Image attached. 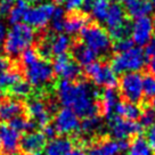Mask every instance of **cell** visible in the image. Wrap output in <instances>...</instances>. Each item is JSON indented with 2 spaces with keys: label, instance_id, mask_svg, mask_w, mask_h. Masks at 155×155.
Wrapping results in <instances>:
<instances>
[{
  "label": "cell",
  "instance_id": "cell-1",
  "mask_svg": "<svg viewBox=\"0 0 155 155\" xmlns=\"http://www.w3.org/2000/svg\"><path fill=\"white\" fill-rule=\"evenodd\" d=\"M57 99L64 107H68L75 112L79 117H89L98 115L101 94L96 87L86 81H66L62 80L56 89Z\"/></svg>",
  "mask_w": 155,
  "mask_h": 155
},
{
  "label": "cell",
  "instance_id": "cell-2",
  "mask_svg": "<svg viewBox=\"0 0 155 155\" xmlns=\"http://www.w3.org/2000/svg\"><path fill=\"white\" fill-rule=\"evenodd\" d=\"M35 31L25 23L14 24L7 31L4 50L10 57H17L33 45Z\"/></svg>",
  "mask_w": 155,
  "mask_h": 155
},
{
  "label": "cell",
  "instance_id": "cell-3",
  "mask_svg": "<svg viewBox=\"0 0 155 155\" xmlns=\"http://www.w3.org/2000/svg\"><path fill=\"white\" fill-rule=\"evenodd\" d=\"M80 38L81 42L97 56H106L113 47L108 31L98 24H87L80 32Z\"/></svg>",
  "mask_w": 155,
  "mask_h": 155
},
{
  "label": "cell",
  "instance_id": "cell-4",
  "mask_svg": "<svg viewBox=\"0 0 155 155\" xmlns=\"http://www.w3.org/2000/svg\"><path fill=\"white\" fill-rule=\"evenodd\" d=\"M146 56L144 51L139 47H132L131 49L116 53L114 57L112 58V68L115 73H130L139 72L146 65Z\"/></svg>",
  "mask_w": 155,
  "mask_h": 155
},
{
  "label": "cell",
  "instance_id": "cell-5",
  "mask_svg": "<svg viewBox=\"0 0 155 155\" xmlns=\"http://www.w3.org/2000/svg\"><path fill=\"white\" fill-rule=\"evenodd\" d=\"M86 73L96 86L104 87L105 89L114 88L119 84L117 74L107 63L94 62L86 68Z\"/></svg>",
  "mask_w": 155,
  "mask_h": 155
},
{
  "label": "cell",
  "instance_id": "cell-6",
  "mask_svg": "<svg viewBox=\"0 0 155 155\" xmlns=\"http://www.w3.org/2000/svg\"><path fill=\"white\" fill-rule=\"evenodd\" d=\"M119 86L121 96L126 102L138 104L143 99V75L139 72L124 73L119 81Z\"/></svg>",
  "mask_w": 155,
  "mask_h": 155
},
{
  "label": "cell",
  "instance_id": "cell-7",
  "mask_svg": "<svg viewBox=\"0 0 155 155\" xmlns=\"http://www.w3.org/2000/svg\"><path fill=\"white\" fill-rule=\"evenodd\" d=\"M108 130L110 134L115 140H128L134 136H139L141 130L144 129L140 123L137 121H129L122 119L120 116L114 115L108 119Z\"/></svg>",
  "mask_w": 155,
  "mask_h": 155
},
{
  "label": "cell",
  "instance_id": "cell-8",
  "mask_svg": "<svg viewBox=\"0 0 155 155\" xmlns=\"http://www.w3.org/2000/svg\"><path fill=\"white\" fill-rule=\"evenodd\" d=\"M56 6L51 2H46V4H40V5L29 7L24 15L23 21L25 24L30 25L31 28L35 29H42L47 26L49 22H51L53 16L56 10Z\"/></svg>",
  "mask_w": 155,
  "mask_h": 155
},
{
  "label": "cell",
  "instance_id": "cell-9",
  "mask_svg": "<svg viewBox=\"0 0 155 155\" xmlns=\"http://www.w3.org/2000/svg\"><path fill=\"white\" fill-rule=\"evenodd\" d=\"M53 65L46 59H39L38 62L25 68L26 81L34 87H44L54 79Z\"/></svg>",
  "mask_w": 155,
  "mask_h": 155
},
{
  "label": "cell",
  "instance_id": "cell-10",
  "mask_svg": "<svg viewBox=\"0 0 155 155\" xmlns=\"http://www.w3.org/2000/svg\"><path fill=\"white\" fill-rule=\"evenodd\" d=\"M154 32L155 19L150 16L135 19V22L131 24V40L138 47H143L148 44L154 38Z\"/></svg>",
  "mask_w": 155,
  "mask_h": 155
},
{
  "label": "cell",
  "instance_id": "cell-11",
  "mask_svg": "<svg viewBox=\"0 0 155 155\" xmlns=\"http://www.w3.org/2000/svg\"><path fill=\"white\" fill-rule=\"evenodd\" d=\"M53 70L56 75L62 78V80L72 81V82H75V80H78L82 74L80 65L74 61V58L70 57L68 54L57 56L55 58L53 63Z\"/></svg>",
  "mask_w": 155,
  "mask_h": 155
},
{
  "label": "cell",
  "instance_id": "cell-12",
  "mask_svg": "<svg viewBox=\"0 0 155 155\" xmlns=\"http://www.w3.org/2000/svg\"><path fill=\"white\" fill-rule=\"evenodd\" d=\"M80 124L79 116L68 107L61 108L54 117V127L62 135H72L80 131Z\"/></svg>",
  "mask_w": 155,
  "mask_h": 155
},
{
  "label": "cell",
  "instance_id": "cell-13",
  "mask_svg": "<svg viewBox=\"0 0 155 155\" xmlns=\"http://www.w3.org/2000/svg\"><path fill=\"white\" fill-rule=\"evenodd\" d=\"M129 144L126 140H115L105 138L92 143L88 147L87 155H119L121 152L128 150Z\"/></svg>",
  "mask_w": 155,
  "mask_h": 155
},
{
  "label": "cell",
  "instance_id": "cell-14",
  "mask_svg": "<svg viewBox=\"0 0 155 155\" xmlns=\"http://www.w3.org/2000/svg\"><path fill=\"white\" fill-rule=\"evenodd\" d=\"M28 113L31 116L34 124L39 127H46L50 121V111L46 103L40 98H33L28 103Z\"/></svg>",
  "mask_w": 155,
  "mask_h": 155
},
{
  "label": "cell",
  "instance_id": "cell-15",
  "mask_svg": "<svg viewBox=\"0 0 155 155\" xmlns=\"http://www.w3.org/2000/svg\"><path fill=\"white\" fill-rule=\"evenodd\" d=\"M46 145H47V138L45 137L42 132H38V131L26 132L21 138V143H19V147L25 154L40 153L46 147Z\"/></svg>",
  "mask_w": 155,
  "mask_h": 155
},
{
  "label": "cell",
  "instance_id": "cell-16",
  "mask_svg": "<svg viewBox=\"0 0 155 155\" xmlns=\"http://www.w3.org/2000/svg\"><path fill=\"white\" fill-rule=\"evenodd\" d=\"M99 110L107 120L115 115V110L119 101V92L114 88H106L99 97Z\"/></svg>",
  "mask_w": 155,
  "mask_h": 155
},
{
  "label": "cell",
  "instance_id": "cell-17",
  "mask_svg": "<svg viewBox=\"0 0 155 155\" xmlns=\"http://www.w3.org/2000/svg\"><path fill=\"white\" fill-rule=\"evenodd\" d=\"M24 106L18 99L2 98L0 99V121L10 122L15 117L22 115Z\"/></svg>",
  "mask_w": 155,
  "mask_h": 155
},
{
  "label": "cell",
  "instance_id": "cell-18",
  "mask_svg": "<svg viewBox=\"0 0 155 155\" xmlns=\"http://www.w3.org/2000/svg\"><path fill=\"white\" fill-rule=\"evenodd\" d=\"M123 8L129 17L137 19L148 16L153 10V6L150 0H123Z\"/></svg>",
  "mask_w": 155,
  "mask_h": 155
},
{
  "label": "cell",
  "instance_id": "cell-19",
  "mask_svg": "<svg viewBox=\"0 0 155 155\" xmlns=\"http://www.w3.org/2000/svg\"><path fill=\"white\" fill-rule=\"evenodd\" d=\"M126 15L127 14L126 12H124L123 6H121L117 2L111 4V7L108 9L107 16L106 18H105V22H104L106 24L108 32L119 29V28H121L123 25H126L127 23H129Z\"/></svg>",
  "mask_w": 155,
  "mask_h": 155
},
{
  "label": "cell",
  "instance_id": "cell-20",
  "mask_svg": "<svg viewBox=\"0 0 155 155\" xmlns=\"http://www.w3.org/2000/svg\"><path fill=\"white\" fill-rule=\"evenodd\" d=\"M19 134L10 127H1V147L7 155L15 154L19 147Z\"/></svg>",
  "mask_w": 155,
  "mask_h": 155
},
{
  "label": "cell",
  "instance_id": "cell-21",
  "mask_svg": "<svg viewBox=\"0 0 155 155\" xmlns=\"http://www.w3.org/2000/svg\"><path fill=\"white\" fill-rule=\"evenodd\" d=\"M73 143L68 137H55L45 147L46 155H71Z\"/></svg>",
  "mask_w": 155,
  "mask_h": 155
},
{
  "label": "cell",
  "instance_id": "cell-22",
  "mask_svg": "<svg viewBox=\"0 0 155 155\" xmlns=\"http://www.w3.org/2000/svg\"><path fill=\"white\" fill-rule=\"evenodd\" d=\"M111 7L110 0H84L82 8L89 12L98 22H105L108 9Z\"/></svg>",
  "mask_w": 155,
  "mask_h": 155
},
{
  "label": "cell",
  "instance_id": "cell-23",
  "mask_svg": "<svg viewBox=\"0 0 155 155\" xmlns=\"http://www.w3.org/2000/svg\"><path fill=\"white\" fill-rule=\"evenodd\" d=\"M50 45V50L51 54L57 56L66 55L68 51L72 47V40L68 34L57 33L56 35H47Z\"/></svg>",
  "mask_w": 155,
  "mask_h": 155
},
{
  "label": "cell",
  "instance_id": "cell-24",
  "mask_svg": "<svg viewBox=\"0 0 155 155\" xmlns=\"http://www.w3.org/2000/svg\"><path fill=\"white\" fill-rule=\"evenodd\" d=\"M73 57L79 65L87 68L88 65L96 62L97 55L81 42L73 47Z\"/></svg>",
  "mask_w": 155,
  "mask_h": 155
},
{
  "label": "cell",
  "instance_id": "cell-25",
  "mask_svg": "<svg viewBox=\"0 0 155 155\" xmlns=\"http://www.w3.org/2000/svg\"><path fill=\"white\" fill-rule=\"evenodd\" d=\"M115 115L129 121H137L140 119L141 110L137 104L130 102H120L115 110Z\"/></svg>",
  "mask_w": 155,
  "mask_h": 155
},
{
  "label": "cell",
  "instance_id": "cell-26",
  "mask_svg": "<svg viewBox=\"0 0 155 155\" xmlns=\"http://www.w3.org/2000/svg\"><path fill=\"white\" fill-rule=\"evenodd\" d=\"M104 129L103 120L98 115L89 116L83 119V121L80 124V131L86 137H91L101 134Z\"/></svg>",
  "mask_w": 155,
  "mask_h": 155
},
{
  "label": "cell",
  "instance_id": "cell-27",
  "mask_svg": "<svg viewBox=\"0 0 155 155\" xmlns=\"http://www.w3.org/2000/svg\"><path fill=\"white\" fill-rule=\"evenodd\" d=\"M87 17L80 13H72L68 15V18H65V25H64V31L68 34L74 35V34L80 33L82 29L87 25Z\"/></svg>",
  "mask_w": 155,
  "mask_h": 155
},
{
  "label": "cell",
  "instance_id": "cell-28",
  "mask_svg": "<svg viewBox=\"0 0 155 155\" xmlns=\"http://www.w3.org/2000/svg\"><path fill=\"white\" fill-rule=\"evenodd\" d=\"M128 155H152V150L147 139L141 136H136L129 144Z\"/></svg>",
  "mask_w": 155,
  "mask_h": 155
},
{
  "label": "cell",
  "instance_id": "cell-29",
  "mask_svg": "<svg viewBox=\"0 0 155 155\" xmlns=\"http://www.w3.org/2000/svg\"><path fill=\"white\" fill-rule=\"evenodd\" d=\"M28 9H29V5L24 0H16V4L13 7L10 14L8 15L9 23H12L13 25L21 23V21H23V18H24V15Z\"/></svg>",
  "mask_w": 155,
  "mask_h": 155
},
{
  "label": "cell",
  "instance_id": "cell-30",
  "mask_svg": "<svg viewBox=\"0 0 155 155\" xmlns=\"http://www.w3.org/2000/svg\"><path fill=\"white\" fill-rule=\"evenodd\" d=\"M9 127L10 128H13L14 130H16L17 132H19V131L31 132V131L34 129L35 124L33 123V121H31V120L26 119V117H24V116L19 115L9 122Z\"/></svg>",
  "mask_w": 155,
  "mask_h": 155
},
{
  "label": "cell",
  "instance_id": "cell-31",
  "mask_svg": "<svg viewBox=\"0 0 155 155\" xmlns=\"http://www.w3.org/2000/svg\"><path fill=\"white\" fill-rule=\"evenodd\" d=\"M19 80H21V74L18 71L9 70L7 72L0 73V90L8 87H13Z\"/></svg>",
  "mask_w": 155,
  "mask_h": 155
},
{
  "label": "cell",
  "instance_id": "cell-32",
  "mask_svg": "<svg viewBox=\"0 0 155 155\" xmlns=\"http://www.w3.org/2000/svg\"><path fill=\"white\" fill-rule=\"evenodd\" d=\"M10 92L17 98H25L31 94V84L26 80H19L13 87H10Z\"/></svg>",
  "mask_w": 155,
  "mask_h": 155
},
{
  "label": "cell",
  "instance_id": "cell-33",
  "mask_svg": "<svg viewBox=\"0 0 155 155\" xmlns=\"http://www.w3.org/2000/svg\"><path fill=\"white\" fill-rule=\"evenodd\" d=\"M51 29L56 33H62L64 31V25H65V17H64V9L61 7H57L55 10V14L51 19Z\"/></svg>",
  "mask_w": 155,
  "mask_h": 155
},
{
  "label": "cell",
  "instance_id": "cell-34",
  "mask_svg": "<svg viewBox=\"0 0 155 155\" xmlns=\"http://www.w3.org/2000/svg\"><path fill=\"white\" fill-rule=\"evenodd\" d=\"M143 92L146 98L153 99L155 97V77L146 74L143 77Z\"/></svg>",
  "mask_w": 155,
  "mask_h": 155
},
{
  "label": "cell",
  "instance_id": "cell-35",
  "mask_svg": "<svg viewBox=\"0 0 155 155\" xmlns=\"http://www.w3.org/2000/svg\"><path fill=\"white\" fill-rule=\"evenodd\" d=\"M39 54L37 50H34L32 48L26 49L24 53L21 55V61H22V64L24 65V68H28L30 65L34 64L35 62L39 61Z\"/></svg>",
  "mask_w": 155,
  "mask_h": 155
},
{
  "label": "cell",
  "instance_id": "cell-36",
  "mask_svg": "<svg viewBox=\"0 0 155 155\" xmlns=\"http://www.w3.org/2000/svg\"><path fill=\"white\" fill-rule=\"evenodd\" d=\"M140 124L143 128H150L155 124V112L152 108H146L145 111L141 112Z\"/></svg>",
  "mask_w": 155,
  "mask_h": 155
},
{
  "label": "cell",
  "instance_id": "cell-37",
  "mask_svg": "<svg viewBox=\"0 0 155 155\" xmlns=\"http://www.w3.org/2000/svg\"><path fill=\"white\" fill-rule=\"evenodd\" d=\"M134 47V41L131 39H122V40H119V41H115V45L113 46V48L116 53H123V51H127Z\"/></svg>",
  "mask_w": 155,
  "mask_h": 155
},
{
  "label": "cell",
  "instance_id": "cell-38",
  "mask_svg": "<svg viewBox=\"0 0 155 155\" xmlns=\"http://www.w3.org/2000/svg\"><path fill=\"white\" fill-rule=\"evenodd\" d=\"M15 4L16 0H0V18L8 16Z\"/></svg>",
  "mask_w": 155,
  "mask_h": 155
},
{
  "label": "cell",
  "instance_id": "cell-39",
  "mask_svg": "<svg viewBox=\"0 0 155 155\" xmlns=\"http://www.w3.org/2000/svg\"><path fill=\"white\" fill-rule=\"evenodd\" d=\"M144 54H145L146 58H150L152 61H155V37L145 46Z\"/></svg>",
  "mask_w": 155,
  "mask_h": 155
},
{
  "label": "cell",
  "instance_id": "cell-40",
  "mask_svg": "<svg viewBox=\"0 0 155 155\" xmlns=\"http://www.w3.org/2000/svg\"><path fill=\"white\" fill-rule=\"evenodd\" d=\"M147 143L150 145L152 152L155 153V124L148 128L147 131Z\"/></svg>",
  "mask_w": 155,
  "mask_h": 155
},
{
  "label": "cell",
  "instance_id": "cell-41",
  "mask_svg": "<svg viewBox=\"0 0 155 155\" xmlns=\"http://www.w3.org/2000/svg\"><path fill=\"white\" fill-rule=\"evenodd\" d=\"M56 129H55V127L54 126H46L44 127V130H42V134L45 135V137L47 138V139H54L55 138V136H56Z\"/></svg>",
  "mask_w": 155,
  "mask_h": 155
},
{
  "label": "cell",
  "instance_id": "cell-42",
  "mask_svg": "<svg viewBox=\"0 0 155 155\" xmlns=\"http://www.w3.org/2000/svg\"><path fill=\"white\" fill-rule=\"evenodd\" d=\"M10 70V61L5 56H0V73L7 72Z\"/></svg>",
  "mask_w": 155,
  "mask_h": 155
},
{
  "label": "cell",
  "instance_id": "cell-43",
  "mask_svg": "<svg viewBox=\"0 0 155 155\" xmlns=\"http://www.w3.org/2000/svg\"><path fill=\"white\" fill-rule=\"evenodd\" d=\"M6 34H7L6 26H5V24L0 21V50H1V48L4 47V44H5Z\"/></svg>",
  "mask_w": 155,
  "mask_h": 155
},
{
  "label": "cell",
  "instance_id": "cell-44",
  "mask_svg": "<svg viewBox=\"0 0 155 155\" xmlns=\"http://www.w3.org/2000/svg\"><path fill=\"white\" fill-rule=\"evenodd\" d=\"M25 2L28 4V5H34V6H37V5H40L44 0H24Z\"/></svg>",
  "mask_w": 155,
  "mask_h": 155
},
{
  "label": "cell",
  "instance_id": "cell-45",
  "mask_svg": "<svg viewBox=\"0 0 155 155\" xmlns=\"http://www.w3.org/2000/svg\"><path fill=\"white\" fill-rule=\"evenodd\" d=\"M150 72L152 75L155 77V61H152L150 63Z\"/></svg>",
  "mask_w": 155,
  "mask_h": 155
},
{
  "label": "cell",
  "instance_id": "cell-46",
  "mask_svg": "<svg viewBox=\"0 0 155 155\" xmlns=\"http://www.w3.org/2000/svg\"><path fill=\"white\" fill-rule=\"evenodd\" d=\"M152 107H153V108L155 110V97L153 98V99H152Z\"/></svg>",
  "mask_w": 155,
  "mask_h": 155
},
{
  "label": "cell",
  "instance_id": "cell-47",
  "mask_svg": "<svg viewBox=\"0 0 155 155\" xmlns=\"http://www.w3.org/2000/svg\"><path fill=\"white\" fill-rule=\"evenodd\" d=\"M150 4H152V6H153V8H155V0H150Z\"/></svg>",
  "mask_w": 155,
  "mask_h": 155
},
{
  "label": "cell",
  "instance_id": "cell-48",
  "mask_svg": "<svg viewBox=\"0 0 155 155\" xmlns=\"http://www.w3.org/2000/svg\"><path fill=\"white\" fill-rule=\"evenodd\" d=\"M0 147H1V128H0Z\"/></svg>",
  "mask_w": 155,
  "mask_h": 155
},
{
  "label": "cell",
  "instance_id": "cell-49",
  "mask_svg": "<svg viewBox=\"0 0 155 155\" xmlns=\"http://www.w3.org/2000/svg\"><path fill=\"white\" fill-rule=\"evenodd\" d=\"M24 155H41L40 153H37V154H24Z\"/></svg>",
  "mask_w": 155,
  "mask_h": 155
},
{
  "label": "cell",
  "instance_id": "cell-50",
  "mask_svg": "<svg viewBox=\"0 0 155 155\" xmlns=\"http://www.w3.org/2000/svg\"><path fill=\"white\" fill-rule=\"evenodd\" d=\"M113 1H115V2H117V4H119V1H123V0H113Z\"/></svg>",
  "mask_w": 155,
  "mask_h": 155
}]
</instances>
